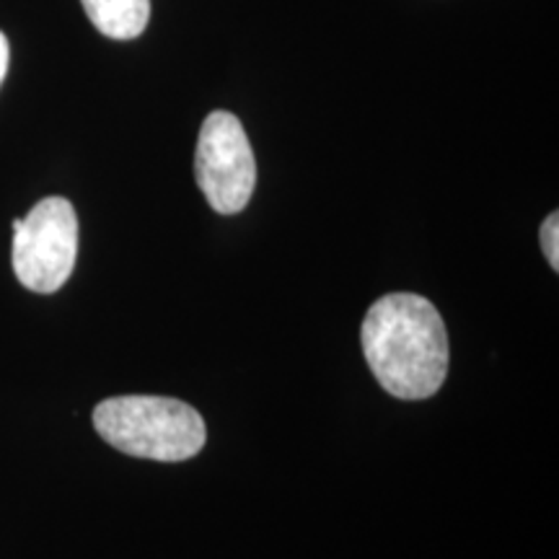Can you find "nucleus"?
Wrapping results in <instances>:
<instances>
[{
    "instance_id": "obj_7",
    "label": "nucleus",
    "mask_w": 559,
    "mask_h": 559,
    "mask_svg": "<svg viewBox=\"0 0 559 559\" xmlns=\"http://www.w3.org/2000/svg\"><path fill=\"white\" fill-rule=\"evenodd\" d=\"M5 73H9V39L0 32V83H3Z\"/></svg>"
},
{
    "instance_id": "obj_6",
    "label": "nucleus",
    "mask_w": 559,
    "mask_h": 559,
    "mask_svg": "<svg viewBox=\"0 0 559 559\" xmlns=\"http://www.w3.org/2000/svg\"><path fill=\"white\" fill-rule=\"evenodd\" d=\"M542 249L551 270H559V215L551 213L542 226Z\"/></svg>"
},
{
    "instance_id": "obj_2",
    "label": "nucleus",
    "mask_w": 559,
    "mask_h": 559,
    "mask_svg": "<svg viewBox=\"0 0 559 559\" xmlns=\"http://www.w3.org/2000/svg\"><path fill=\"white\" fill-rule=\"evenodd\" d=\"M94 428L111 449L151 461H187L205 445V419L169 396H111L94 409Z\"/></svg>"
},
{
    "instance_id": "obj_5",
    "label": "nucleus",
    "mask_w": 559,
    "mask_h": 559,
    "mask_svg": "<svg viewBox=\"0 0 559 559\" xmlns=\"http://www.w3.org/2000/svg\"><path fill=\"white\" fill-rule=\"evenodd\" d=\"M91 24L109 39H135L151 19V0H81Z\"/></svg>"
},
{
    "instance_id": "obj_4",
    "label": "nucleus",
    "mask_w": 559,
    "mask_h": 559,
    "mask_svg": "<svg viewBox=\"0 0 559 559\" xmlns=\"http://www.w3.org/2000/svg\"><path fill=\"white\" fill-rule=\"evenodd\" d=\"M194 177L210 207L221 215L241 213L257 185L254 151L239 117L213 111L200 130Z\"/></svg>"
},
{
    "instance_id": "obj_1",
    "label": "nucleus",
    "mask_w": 559,
    "mask_h": 559,
    "mask_svg": "<svg viewBox=\"0 0 559 559\" xmlns=\"http://www.w3.org/2000/svg\"><path fill=\"white\" fill-rule=\"evenodd\" d=\"M360 345L376 381L396 400H428L449 373V332L428 298L389 293L370 306Z\"/></svg>"
},
{
    "instance_id": "obj_3",
    "label": "nucleus",
    "mask_w": 559,
    "mask_h": 559,
    "mask_svg": "<svg viewBox=\"0 0 559 559\" xmlns=\"http://www.w3.org/2000/svg\"><path fill=\"white\" fill-rule=\"evenodd\" d=\"M79 254V218L66 198H47L13 221V270L34 293H55L68 283Z\"/></svg>"
}]
</instances>
